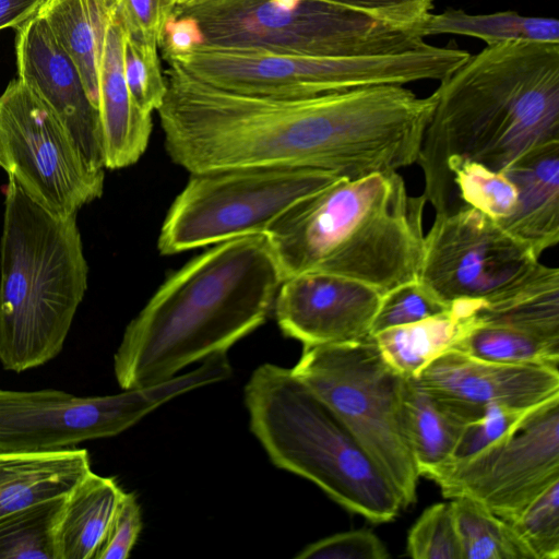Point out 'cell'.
Instances as JSON below:
<instances>
[{"instance_id":"cell-1","label":"cell","mask_w":559,"mask_h":559,"mask_svg":"<svg viewBox=\"0 0 559 559\" xmlns=\"http://www.w3.org/2000/svg\"><path fill=\"white\" fill-rule=\"evenodd\" d=\"M167 64V91L156 111L168 156L190 174L295 167L357 179L383 157L386 118L368 88L296 98L252 96L211 86Z\"/></svg>"},{"instance_id":"cell-2","label":"cell","mask_w":559,"mask_h":559,"mask_svg":"<svg viewBox=\"0 0 559 559\" xmlns=\"http://www.w3.org/2000/svg\"><path fill=\"white\" fill-rule=\"evenodd\" d=\"M417 163L435 214L462 204L449 159L504 171L559 143V43L506 40L469 55L440 81Z\"/></svg>"},{"instance_id":"cell-3","label":"cell","mask_w":559,"mask_h":559,"mask_svg":"<svg viewBox=\"0 0 559 559\" xmlns=\"http://www.w3.org/2000/svg\"><path fill=\"white\" fill-rule=\"evenodd\" d=\"M283 274L264 235L215 245L171 274L130 321L114 356L122 390L167 381L262 325Z\"/></svg>"},{"instance_id":"cell-4","label":"cell","mask_w":559,"mask_h":559,"mask_svg":"<svg viewBox=\"0 0 559 559\" xmlns=\"http://www.w3.org/2000/svg\"><path fill=\"white\" fill-rule=\"evenodd\" d=\"M426 199L399 171L338 178L300 201L264 234L284 280L325 273L381 294L418 278Z\"/></svg>"},{"instance_id":"cell-5","label":"cell","mask_w":559,"mask_h":559,"mask_svg":"<svg viewBox=\"0 0 559 559\" xmlns=\"http://www.w3.org/2000/svg\"><path fill=\"white\" fill-rule=\"evenodd\" d=\"M0 243V362L22 372L61 350L87 289L76 215L60 217L8 175Z\"/></svg>"},{"instance_id":"cell-6","label":"cell","mask_w":559,"mask_h":559,"mask_svg":"<svg viewBox=\"0 0 559 559\" xmlns=\"http://www.w3.org/2000/svg\"><path fill=\"white\" fill-rule=\"evenodd\" d=\"M250 430L272 463L316 484L372 523L395 519L400 495L334 411L292 371L259 366L245 386Z\"/></svg>"},{"instance_id":"cell-7","label":"cell","mask_w":559,"mask_h":559,"mask_svg":"<svg viewBox=\"0 0 559 559\" xmlns=\"http://www.w3.org/2000/svg\"><path fill=\"white\" fill-rule=\"evenodd\" d=\"M211 86L252 96L309 97L373 85L441 81L459 66L452 47L428 45L396 53L317 57L199 40L166 58Z\"/></svg>"},{"instance_id":"cell-8","label":"cell","mask_w":559,"mask_h":559,"mask_svg":"<svg viewBox=\"0 0 559 559\" xmlns=\"http://www.w3.org/2000/svg\"><path fill=\"white\" fill-rule=\"evenodd\" d=\"M293 373L326 403L401 497L416 501L419 472L405 405L407 378L380 353L373 336L306 345Z\"/></svg>"},{"instance_id":"cell-9","label":"cell","mask_w":559,"mask_h":559,"mask_svg":"<svg viewBox=\"0 0 559 559\" xmlns=\"http://www.w3.org/2000/svg\"><path fill=\"white\" fill-rule=\"evenodd\" d=\"M171 19L193 24L200 40L317 57L415 49L424 39L325 0H193Z\"/></svg>"},{"instance_id":"cell-10","label":"cell","mask_w":559,"mask_h":559,"mask_svg":"<svg viewBox=\"0 0 559 559\" xmlns=\"http://www.w3.org/2000/svg\"><path fill=\"white\" fill-rule=\"evenodd\" d=\"M338 177L295 167H231L190 174L174 200L157 240L162 254L266 230L292 207Z\"/></svg>"},{"instance_id":"cell-11","label":"cell","mask_w":559,"mask_h":559,"mask_svg":"<svg viewBox=\"0 0 559 559\" xmlns=\"http://www.w3.org/2000/svg\"><path fill=\"white\" fill-rule=\"evenodd\" d=\"M223 378L221 362L207 358L167 381L114 395L81 397L57 390L0 389V450L58 451L114 437L173 399Z\"/></svg>"},{"instance_id":"cell-12","label":"cell","mask_w":559,"mask_h":559,"mask_svg":"<svg viewBox=\"0 0 559 559\" xmlns=\"http://www.w3.org/2000/svg\"><path fill=\"white\" fill-rule=\"evenodd\" d=\"M2 168L38 204L60 217L100 198L104 169L93 168L53 111L20 79L0 95Z\"/></svg>"},{"instance_id":"cell-13","label":"cell","mask_w":559,"mask_h":559,"mask_svg":"<svg viewBox=\"0 0 559 559\" xmlns=\"http://www.w3.org/2000/svg\"><path fill=\"white\" fill-rule=\"evenodd\" d=\"M423 476L443 497L471 498L510 522L559 480V396L531 408L478 452Z\"/></svg>"},{"instance_id":"cell-14","label":"cell","mask_w":559,"mask_h":559,"mask_svg":"<svg viewBox=\"0 0 559 559\" xmlns=\"http://www.w3.org/2000/svg\"><path fill=\"white\" fill-rule=\"evenodd\" d=\"M539 257L473 206L435 214L418 280L439 299H486L527 274Z\"/></svg>"},{"instance_id":"cell-15","label":"cell","mask_w":559,"mask_h":559,"mask_svg":"<svg viewBox=\"0 0 559 559\" xmlns=\"http://www.w3.org/2000/svg\"><path fill=\"white\" fill-rule=\"evenodd\" d=\"M381 296L352 278L302 273L284 280L273 309L282 332L304 346L348 343L371 336Z\"/></svg>"},{"instance_id":"cell-16","label":"cell","mask_w":559,"mask_h":559,"mask_svg":"<svg viewBox=\"0 0 559 559\" xmlns=\"http://www.w3.org/2000/svg\"><path fill=\"white\" fill-rule=\"evenodd\" d=\"M16 31L19 79L59 118L86 162L105 169L98 109L72 59L39 13Z\"/></svg>"},{"instance_id":"cell-17","label":"cell","mask_w":559,"mask_h":559,"mask_svg":"<svg viewBox=\"0 0 559 559\" xmlns=\"http://www.w3.org/2000/svg\"><path fill=\"white\" fill-rule=\"evenodd\" d=\"M416 379L437 394L480 409L493 404L528 409L559 396L558 369L492 362L456 350L438 356Z\"/></svg>"},{"instance_id":"cell-18","label":"cell","mask_w":559,"mask_h":559,"mask_svg":"<svg viewBox=\"0 0 559 559\" xmlns=\"http://www.w3.org/2000/svg\"><path fill=\"white\" fill-rule=\"evenodd\" d=\"M127 28L119 7L111 14L100 58L98 114L104 165L119 169L136 163L145 152L152 132V114L132 98L123 70Z\"/></svg>"},{"instance_id":"cell-19","label":"cell","mask_w":559,"mask_h":559,"mask_svg":"<svg viewBox=\"0 0 559 559\" xmlns=\"http://www.w3.org/2000/svg\"><path fill=\"white\" fill-rule=\"evenodd\" d=\"M518 188L514 213L500 226L537 257L559 241V143L538 148L502 171Z\"/></svg>"},{"instance_id":"cell-20","label":"cell","mask_w":559,"mask_h":559,"mask_svg":"<svg viewBox=\"0 0 559 559\" xmlns=\"http://www.w3.org/2000/svg\"><path fill=\"white\" fill-rule=\"evenodd\" d=\"M85 449L47 452L0 450V519L67 496L90 472Z\"/></svg>"},{"instance_id":"cell-21","label":"cell","mask_w":559,"mask_h":559,"mask_svg":"<svg viewBox=\"0 0 559 559\" xmlns=\"http://www.w3.org/2000/svg\"><path fill=\"white\" fill-rule=\"evenodd\" d=\"M479 323L509 326L559 341V270L538 262L499 293L478 299Z\"/></svg>"},{"instance_id":"cell-22","label":"cell","mask_w":559,"mask_h":559,"mask_svg":"<svg viewBox=\"0 0 559 559\" xmlns=\"http://www.w3.org/2000/svg\"><path fill=\"white\" fill-rule=\"evenodd\" d=\"M476 299L453 301L449 310L373 334L383 358L406 378H417L476 323Z\"/></svg>"},{"instance_id":"cell-23","label":"cell","mask_w":559,"mask_h":559,"mask_svg":"<svg viewBox=\"0 0 559 559\" xmlns=\"http://www.w3.org/2000/svg\"><path fill=\"white\" fill-rule=\"evenodd\" d=\"M405 405L420 476L451 460L465 426L484 412L437 394L416 378H407Z\"/></svg>"},{"instance_id":"cell-24","label":"cell","mask_w":559,"mask_h":559,"mask_svg":"<svg viewBox=\"0 0 559 559\" xmlns=\"http://www.w3.org/2000/svg\"><path fill=\"white\" fill-rule=\"evenodd\" d=\"M117 7L118 0H47L38 12L72 59L96 107L106 29Z\"/></svg>"},{"instance_id":"cell-25","label":"cell","mask_w":559,"mask_h":559,"mask_svg":"<svg viewBox=\"0 0 559 559\" xmlns=\"http://www.w3.org/2000/svg\"><path fill=\"white\" fill-rule=\"evenodd\" d=\"M92 471L67 495L56 532L57 559H95L122 495Z\"/></svg>"},{"instance_id":"cell-26","label":"cell","mask_w":559,"mask_h":559,"mask_svg":"<svg viewBox=\"0 0 559 559\" xmlns=\"http://www.w3.org/2000/svg\"><path fill=\"white\" fill-rule=\"evenodd\" d=\"M412 32L421 39L454 34L476 37L487 45L516 39L559 43L558 20L523 16L514 11L473 15L463 10L448 9L438 14L429 13Z\"/></svg>"},{"instance_id":"cell-27","label":"cell","mask_w":559,"mask_h":559,"mask_svg":"<svg viewBox=\"0 0 559 559\" xmlns=\"http://www.w3.org/2000/svg\"><path fill=\"white\" fill-rule=\"evenodd\" d=\"M451 350L492 362L559 367V341L477 321Z\"/></svg>"},{"instance_id":"cell-28","label":"cell","mask_w":559,"mask_h":559,"mask_svg":"<svg viewBox=\"0 0 559 559\" xmlns=\"http://www.w3.org/2000/svg\"><path fill=\"white\" fill-rule=\"evenodd\" d=\"M462 559H533L511 525L481 503L451 500Z\"/></svg>"},{"instance_id":"cell-29","label":"cell","mask_w":559,"mask_h":559,"mask_svg":"<svg viewBox=\"0 0 559 559\" xmlns=\"http://www.w3.org/2000/svg\"><path fill=\"white\" fill-rule=\"evenodd\" d=\"M66 497L0 519V559H57L56 532Z\"/></svg>"},{"instance_id":"cell-30","label":"cell","mask_w":559,"mask_h":559,"mask_svg":"<svg viewBox=\"0 0 559 559\" xmlns=\"http://www.w3.org/2000/svg\"><path fill=\"white\" fill-rule=\"evenodd\" d=\"M447 170L463 204L475 207L499 225L514 213L519 192L504 173L454 158L448 160Z\"/></svg>"},{"instance_id":"cell-31","label":"cell","mask_w":559,"mask_h":559,"mask_svg":"<svg viewBox=\"0 0 559 559\" xmlns=\"http://www.w3.org/2000/svg\"><path fill=\"white\" fill-rule=\"evenodd\" d=\"M533 559L559 558V480L508 522Z\"/></svg>"},{"instance_id":"cell-32","label":"cell","mask_w":559,"mask_h":559,"mask_svg":"<svg viewBox=\"0 0 559 559\" xmlns=\"http://www.w3.org/2000/svg\"><path fill=\"white\" fill-rule=\"evenodd\" d=\"M406 550L414 559H462L451 501L421 513L408 532Z\"/></svg>"},{"instance_id":"cell-33","label":"cell","mask_w":559,"mask_h":559,"mask_svg":"<svg viewBox=\"0 0 559 559\" xmlns=\"http://www.w3.org/2000/svg\"><path fill=\"white\" fill-rule=\"evenodd\" d=\"M123 70L128 88L138 106L150 114L156 111L167 91L158 47L135 39L127 33Z\"/></svg>"},{"instance_id":"cell-34","label":"cell","mask_w":559,"mask_h":559,"mask_svg":"<svg viewBox=\"0 0 559 559\" xmlns=\"http://www.w3.org/2000/svg\"><path fill=\"white\" fill-rule=\"evenodd\" d=\"M450 307L418 278L406 282L382 294L371 324V335L442 313Z\"/></svg>"},{"instance_id":"cell-35","label":"cell","mask_w":559,"mask_h":559,"mask_svg":"<svg viewBox=\"0 0 559 559\" xmlns=\"http://www.w3.org/2000/svg\"><path fill=\"white\" fill-rule=\"evenodd\" d=\"M383 542L371 531L357 530L337 533L307 545L297 559H386Z\"/></svg>"},{"instance_id":"cell-36","label":"cell","mask_w":559,"mask_h":559,"mask_svg":"<svg viewBox=\"0 0 559 559\" xmlns=\"http://www.w3.org/2000/svg\"><path fill=\"white\" fill-rule=\"evenodd\" d=\"M178 0H118L130 36L159 48Z\"/></svg>"},{"instance_id":"cell-37","label":"cell","mask_w":559,"mask_h":559,"mask_svg":"<svg viewBox=\"0 0 559 559\" xmlns=\"http://www.w3.org/2000/svg\"><path fill=\"white\" fill-rule=\"evenodd\" d=\"M530 409L495 404L486 406L479 417L465 426L450 461L478 452L508 431Z\"/></svg>"},{"instance_id":"cell-38","label":"cell","mask_w":559,"mask_h":559,"mask_svg":"<svg viewBox=\"0 0 559 559\" xmlns=\"http://www.w3.org/2000/svg\"><path fill=\"white\" fill-rule=\"evenodd\" d=\"M397 29H412L430 13L435 0H325Z\"/></svg>"},{"instance_id":"cell-39","label":"cell","mask_w":559,"mask_h":559,"mask_svg":"<svg viewBox=\"0 0 559 559\" xmlns=\"http://www.w3.org/2000/svg\"><path fill=\"white\" fill-rule=\"evenodd\" d=\"M142 528L140 506L134 493L122 492L106 536L95 559H126Z\"/></svg>"},{"instance_id":"cell-40","label":"cell","mask_w":559,"mask_h":559,"mask_svg":"<svg viewBox=\"0 0 559 559\" xmlns=\"http://www.w3.org/2000/svg\"><path fill=\"white\" fill-rule=\"evenodd\" d=\"M47 0H0V29L17 28L35 16Z\"/></svg>"},{"instance_id":"cell-41","label":"cell","mask_w":559,"mask_h":559,"mask_svg":"<svg viewBox=\"0 0 559 559\" xmlns=\"http://www.w3.org/2000/svg\"><path fill=\"white\" fill-rule=\"evenodd\" d=\"M191 1H193V0H178V5H181V4H185V3L191 2ZM178 5H177V7H178ZM177 7H176V8H177Z\"/></svg>"},{"instance_id":"cell-42","label":"cell","mask_w":559,"mask_h":559,"mask_svg":"<svg viewBox=\"0 0 559 559\" xmlns=\"http://www.w3.org/2000/svg\"><path fill=\"white\" fill-rule=\"evenodd\" d=\"M0 167L2 168V159H1V156H0Z\"/></svg>"}]
</instances>
